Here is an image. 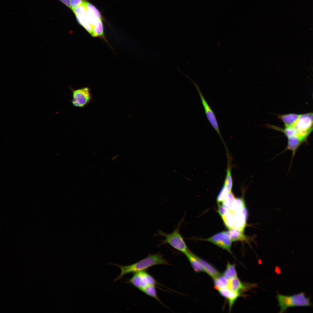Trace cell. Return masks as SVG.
Masks as SVG:
<instances>
[{"instance_id":"1","label":"cell","mask_w":313,"mask_h":313,"mask_svg":"<svg viewBox=\"0 0 313 313\" xmlns=\"http://www.w3.org/2000/svg\"><path fill=\"white\" fill-rule=\"evenodd\" d=\"M119 267L121 270L119 275L115 279L112 283L121 279L125 275L130 273L145 270L153 266L159 265H169L168 261L163 258V255L159 252L155 254L149 253L145 258L133 264L128 265H123L113 263H108Z\"/></svg>"},{"instance_id":"2","label":"cell","mask_w":313,"mask_h":313,"mask_svg":"<svg viewBox=\"0 0 313 313\" xmlns=\"http://www.w3.org/2000/svg\"><path fill=\"white\" fill-rule=\"evenodd\" d=\"M181 222L179 223L177 227L171 233H166L160 230H157V232L154 234V236H161L164 238L160 240V242L157 245V247L160 248L163 245L168 244L184 254L189 250L179 232Z\"/></svg>"},{"instance_id":"3","label":"cell","mask_w":313,"mask_h":313,"mask_svg":"<svg viewBox=\"0 0 313 313\" xmlns=\"http://www.w3.org/2000/svg\"><path fill=\"white\" fill-rule=\"evenodd\" d=\"M68 87L72 92V99L70 102L74 106L84 108L92 101V95L89 87L74 89Z\"/></svg>"},{"instance_id":"4","label":"cell","mask_w":313,"mask_h":313,"mask_svg":"<svg viewBox=\"0 0 313 313\" xmlns=\"http://www.w3.org/2000/svg\"><path fill=\"white\" fill-rule=\"evenodd\" d=\"M140 290L150 286H156L159 283L151 275L145 270L134 273L127 281Z\"/></svg>"},{"instance_id":"5","label":"cell","mask_w":313,"mask_h":313,"mask_svg":"<svg viewBox=\"0 0 313 313\" xmlns=\"http://www.w3.org/2000/svg\"><path fill=\"white\" fill-rule=\"evenodd\" d=\"M187 77L191 80L197 89L203 105L204 109L207 118L210 124L215 130L217 133L222 141L223 142L219 130V127L216 116L213 110L205 99L199 87L196 83L194 82L191 78L187 75Z\"/></svg>"},{"instance_id":"6","label":"cell","mask_w":313,"mask_h":313,"mask_svg":"<svg viewBox=\"0 0 313 313\" xmlns=\"http://www.w3.org/2000/svg\"><path fill=\"white\" fill-rule=\"evenodd\" d=\"M201 240L212 243L232 254L231 250L232 241L225 231L216 234L208 238Z\"/></svg>"},{"instance_id":"7","label":"cell","mask_w":313,"mask_h":313,"mask_svg":"<svg viewBox=\"0 0 313 313\" xmlns=\"http://www.w3.org/2000/svg\"><path fill=\"white\" fill-rule=\"evenodd\" d=\"M255 285V284L242 282L237 276L229 280L228 288L234 291L241 294Z\"/></svg>"},{"instance_id":"8","label":"cell","mask_w":313,"mask_h":313,"mask_svg":"<svg viewBox=\"0 0 313 313\" xmlns=\"http://www.w3.org/2000/svg\"><path fill=\"white\" fill-rule=\"evenodd\" d=\"M292 307L311 306L312 304L309 297H306L303 292L291 296Z\"/></svg>"},{"instance_id":"9","label":"cell","mask_w":313,"mask_h":313,"mask_svg":"<svg viewBox=\"0 0 313 313\" xmlns=\"http://www.w3.org/2000/svg\"><path fill=\"white\" fill-rule=\"evenodd\" d=\"M247 217L248 212L246 207L243 208L241 212L234 214V228L244 231Z\"/></svg>"},{"instance_id":"10","label":"cell","mask_w":313,"mask_h":313,"mask_svg":"<svg viewBox=\"0 0 313 313\" xmlns=\"http://www.w3.org/2000/svg\"><path fill=\"white\" fill-rule=\"evenodd\" d=\"M220 294L226 299L228 303L229 311L232 309L237 299L241 295V294L234 291L228 288L218 290Z\"/></svg>"},{"instance_id":"11","label":"cell","mask_w":313,"mask_h":313,"mask_svg":"<svg viewBox=\"0 0 313 313\" xmlns=\"http://www.w3.org/2000/svg\"><path fill=\"white\" fill-rule=\"evenodd\" d=\"M276 297L278 300V305L280 309L279 312H284L288 308L292 307L291 296L278 293Z\"/></svg>"},{"instance_id":"12","label":"cell","mask_w":313,"mask_h":313,"mask_svg":"<svg viewBox=\"0 0 313 313\" xmlns=\"http://www.w3.org/2000/svg\"><path fill=\"white\" fill-rule=\"evenodd\" d=\"M204 272L213 279L221 275L220 272L211 264L196 255Z\"/></svg>"},{"instance_id":"13","label":"cell","mask_w":313,"mask_h":313,"mask_svg":"<svg viewBox=\"0 0 313 313\" xmlns=\"http://www.w3.org/2000/svg\"><path fill=\"white\" fill-rule=\"evenodd\" d=\"M300 115L290 113L279 115L278 118L284 123L285 127H293L297 121Z\"/></svg>"},{"instance_id":"14","label":"cell","mask_w":313,"mask_h":313,"mask_svg":"<svg viewBox=\"0 0 313 313\" xmlns=\"http://www.w3.org/2000/svg\"><path fill=\"white\" fill-rule=\"evenodd\" d=\"M185 254L195 272L198 273L204 272L202 266L197 258L196 255L189 250L185 253Z\"/></svg>"},{"instance_id":"15","label":"cell","mask_w":313,"mask_h":313,"mask_svg":"<svg viewBox=\"0 0 313 313\" xmlns=\"http://www.w3.org/2000/svg\"><path fill=\"white\" fill-rule=\"evenodd\" d=\"M243 231L235 228L229 229L225 231L232 241H247L248 238L243 233Z\"/></svg>"},{"instance_id":"16","label":"cell","mask_w":313,"mask_h":313,"mask_svg":"<svg viewBox=\"0 0 313 313\" xmlns=\"http://www.w3.org/2000/svg\"><path fill=\"white\" fill-rule=\"evenodd\" d=\"M214 287L218 290L228 288L229 280L221 275L213 279Z\"/></svg>"},{"instance_id":"17","label":"cell","mask_w":313,"mask_h":313,"mask_svg":"<svg viewBox=\"0 0 313 313\" xmlns=\"http://www.w3.org/2000/svg\"><path fill=\"white\" fill-rule=\"evenodd\" d=\"M222 275L228 280L237 277L235 264H231L228 262L226 268L223 272Z\"/></svg>"},{"instance_id":"18","label":"cell","mask_w":313,"mask_h":313,"mask_svg":"<svg viewBox=\"0 0 313 313\" xmlns=\"http://www.w3.org/2000/svg\"><path fill=\"white\" fill-rule=\"evenodd\" d=\"M221 217L225 225L229 229L234 228V214L232 211L228 209L225 214Z\"/></svg>"},{"instance_id":"19","label":"cell","mask_w":313,"mask_h":313,"mask_svg":"<svg viewBox=\"0 0 313 313\" xmlns=\"http://www.w3.org/2000/svg\"><path fill=\"white\" fill-rule=\"evenodd\" d=\"M235 199L232 191L229 192L227 193L225 199L222 202V205L227 209L232 211Z\"/></svg>"},{"instance_id":"20","label":"cell","mask_w":313,"mask_h":313,"mask_svg":"<svg viewBox=\"0 0 313 313\" xmlns=\"http://www.w3.org/2000/svg\"><path fill=\"white\" fill-rule=\"evenodd\" d=\"M156 287L154 286H150L142 289L141 291L146 295L154 298L164 306L165 305L160 300L157 295Z\"/></svg>"},{"instance_id":"21","label":"cell","mask_w":313,"mask_h":313,"mask_svg":"<svg viewBox=\"0 0 313 313\" xmlns=\"http://www.w3.org/2000/svg\"><path fill=\"white\" fill-rule=\"evenodd\" d=\"M245 207V204L242 198L235 199L234 205L232 211L234 214L241 212L242 209Z\"/></svg>"},{"instance_id":"22","label":"cell","mask_w":313,"mask_h":313,"mask_svg":"<svg viewBox=\"0 0 313 313\" xmlns=\"http://www.w3.org/2000/svg\"><path fill=\"white\" fill-rule=\"evenodd\" d=\"M83 4L86 7L88 11L94 14L98 18L101 19L102 17L99 11L93 5L85 0H83Z\"/></svg>"},{"instance_id":"23","label":"cell","mask_w":313,"mask_h":313,"mask_svg":"<svg viewBox=\"0 0 313 313\" xmlns=\"http://www.w3.org/2000/svg\"><path fill=\"white\" fill-rule=\"evenodd\" d=\"M223 185L226 187L229 192L231 191L232 186V180L231 169L230 166H228L227 174Z\"/></svg>"},{"instance_id":"24","label":"cell","mask_w":313,"mask_h":313,"mask_svg":"<svg viewBox=\"0 0 313 313\" xmlns=\"http://www.w3.org/2000/svg\"><path fill=\"white\" fill-rule=\"evenodd\" d=\"M72 10L76 17H79L85 16L87 9L83 4L77 6Z\"/></svg>"},{"instance_id":"25","label":"cell","mask_w":313,"mask_h":313,"mask_svg":"<svg viewBox=\"0 0 313 313\" xmlns=\"http://www.w3.org/2000/svg\"><path fill=\"white\" fill-rule=\"evenodd\" d=\"M229 192L226 187L223 185L217 196L216 200L217 203L222 202L225 199L227 193Z\"/></svg>"},{"instance_id":"26","label":"cell","mask_w":313,"mask_h":313,"mask_svg":"<svg viewBox=\"0 0 313 313\" xmlns=\"http://www.w3.org/2000/svg\"><path fill=\"white\" fill-rule=\"evenodd\" d=\"M83 0H70L71 10H73L77 6L83 4Z\"/></svg>"},{"instance_id":"27","label":"cell","mask_w":313,"mask_h":313,"mask_svg":"<svg viewBox=\"0 0 313 313\" xmlns=\"http://www.w3.org/2000/svg\"><path fill=\"white\" fill-rule=\"evenodd\" d=\"M66 6L71 9L70 0H59Z\"/></svg>"},{"instance_id":"28","label":"cell","mask_w":313,"mask_h":313,"mask_svg":"<svg viewBox=\"0 0 313 313\" xmlns=\"http://www.w3.org/2000/svg\"><path fill=\"white\" fill-rule=\"evenodd\" d=\"M304 114L313 122V113H308Z\"/></svg>"}]
</instances>
